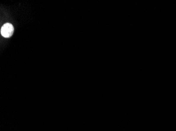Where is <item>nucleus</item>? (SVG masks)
<instances>
[{"mask_svg": "<svg viewBox=\"0 0 176 131\" xmlns=\"http://www.w3.org/2000/svg\"><path fill=\"white\" fill-rule=\"evenodd\" d=\"M14 32V27L12 24L10 23L5 24L1 28V33L4 37L9 38L12 36Z\"/></svg>", "mask_w": 176, "mask_h": 131, "instance_id": "1", "label": "nucleus"}]
</instances>
